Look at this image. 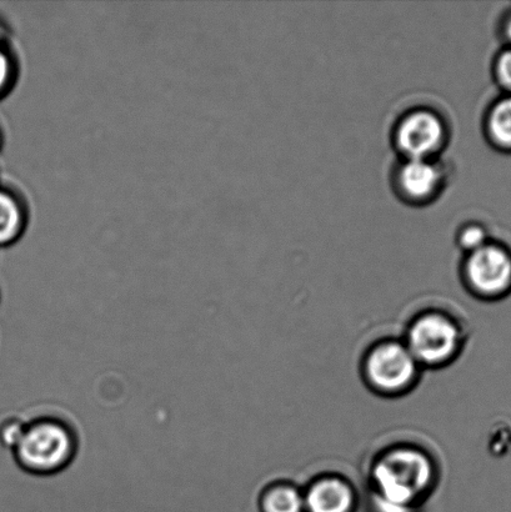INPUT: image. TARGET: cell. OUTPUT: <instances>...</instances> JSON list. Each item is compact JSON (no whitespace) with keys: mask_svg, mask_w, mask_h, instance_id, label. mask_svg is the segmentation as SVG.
Returning <instances> with one entry per match:
<instances>
[{"mask_svg":"<svg viewBox=\"0 0 511 512\" xmlns=\"http://www.w3.org/2000/svg\"><path fill=\"white\" fill-rule=\"evenodd\" d=\"M373 478L378 489L374 501L377 512H412L432 483L433 468L420 451L398 449L375 465Z\"/></svg>","mask_w":511,"mask_h":512,"instance_id":"obj_1","label":"cell"},{"mask_svg":"<svg viewBox=\"0 0 511 512\" xmlns=\"http://www.w3.org/2000/svg\"><path fill=\"white\" fill-rule=\"evenodd\" d=\"M77 453V438L67 423L42 416L25 423L13 450L20 468L34 475H53L72 463Z\"/></svg>","mask_w":511,"mask_h":512,"instance_id":"obj_2","label":"cell"},{"mask_svg":"<svg viewBox=\"0 0 511 512\" xmlns=\"http://www.w3.org/2000/svg\"><path fill=\"white\" fill-rule=\"evenodd\" d=\"M459 331L452 321L439 314L424 315L409 331L408 349L417 361L442 364L458 349Z\"/></svg>","mask_w":511,"mask_h":512,"instance_id":"obj_3","label":"cell"},{"mask_svg":"<svg viewBox=\"0 0 511 512\" xmlns=\"http://www.w3.org/2000/svg\"><path fill=\"white\" fill-rule=\"evenodd\" d=\"M367 374L374 388L395 393L408 388L417 374V360L398 343L379 345L367 360Z\"/></svg>","mask_w":511,"mask_h":512,"instance_id":"obj_4","label":"cell"},{"mask_svg":"<svg viewBox=\"0 0 511 512\" xmlns=\"http://www.w3.org/2000/svg\"><path fill=\"white\" fill-rule=\"evenodd\" d=\"M395 138L407 159L430 160L443 147L445 128L437 114L417 110L400 122Z\"/></svg>","mask_w":511,"mask_h":512,"instance_id":"obj_5","label":"cell"},{"mask_svg":"<svg viewBox=\"0 0 511 512\" xmlns=\"http://www.w3.org/2000/svg\"><path fill=\"white\" fill-rule=\"evenodd\" d=\"M467 276L473 288L480 293H500L510 284L511 260L504 250L484 245L470 254Z\"/></svg>","mask_w":511,"mask_h":512,"instance_id":"obj_6","label":"cell"},{"mask_svg":"<svg viewBox=\"0 0 511 512\" xmlns=\"http://www.w3.org/2000/svg\"><path fill=\"white\" fill-rule=\"evenodd\" d=\"M399 188L405 198L427 200L442 183V172L430 160L407 159L398 173Z\"/></svg>","mask_w":511,"mask_h":512,"instance_id":"obj_7","label":"cell"},{"mask_svg":"<svg viewBox=\"0 0 511 512\" xmlns=\"http://www.w3.org/2000/svg\"><path fill=\"white\" fill-rule=\"evenodd\" d=\"M30 205L17 190L0 187V247L17 243L27 232Z\"/></svg>","mask_w":511,"mask_h":512,"instance_id":"obj_8","label":"cell"},{"mask_svg":"<svg viewBox=\"0 0 511 512\" xmlns=\"http://www.w3.org/2000/svg\"><path fill=\"white\" fill-rule=\"evenodd\" d=\"M354 503L350 486L335 478L317 481L304 498L307 512H352Z\"/></svg>","mask_w":511,"mask_h":512,"instance_id":"obj_9","label":"cell"},{"mask_svg":"<svg viewBox=\"0 0 511 512\" xmlns=\"http://www.w3.org/2000/svg\"><path fill=\"white\" fill-rule=\"evenodd\" d=\"M262 512H304L302 494L292 486H277L264 494L260 503Z\"/></svg>","mask_w":511,"mask_h":512,"instance_id":"obj_10","label":"cell"},{"mask_svg":"<svg viewBox=\"0 0 511 512\" xmlns=\"http://www.w3.org/2000/svg\"><path fill=\"white\" fill-rule=\"evenodd\" d=\"M489 129L498 143L511 145V98L503 100L490 115Z\"/></svg>","mask_w":511,"mask_h":512,"instance_id":"obj_11","label":"cell"},{"mask_svg":"<svg viewBox=\"0 0 511 512\" xmlns=\"http://www.w3.org/2000/svg\"><path fill=\"white\" fill-rule=\"evenodd\" d=\"M18 77V60L9 48L7 35L0 30V94L12 87Z\"/></svg>","mask_w":511,"mask_h":512,"instance_id":"obj_12","label":"cell"},{"mask_svg":"<svg viewBox=\"0 0 511 512\" xmlns=\"http://www.w3.org/2000/svg\"><path fill=\"white\" fill-rule=\"evenodd\" d=\"M485 239H487V235H485L484 229L478 227V225H469L459 234L460 245H462V248L470 250V252H475V250L484 247Z\"/></svg>","mask_w":511,"mask_h":512,"instance_id":"obj_13","label":"cell"},{"mask_svg":"<svg viewBox=\"0 0 511 512\" xmlns=\"http://www.w3.org/2000/svg\"><path fill=\"white\" fill-rule=\"evenodd\" d=\"M499 79L505 87L511 89V52L505 53L498 63Z\"/></svg>","mask_w":511,"mask_h":512,"instance_id":"obj_14","label":"cell"},{"mask_svg":"<svg viewBox=\"0 0 511 512\" xmlns=\"http://www.w3.org/2000/svg\"><path fill=\"white\" fill-rule=\"evenodd\" d=\"M508 35H509V37L511 39V20H510V22L508 24Z\"/></svg>","mask_w":511,"mask_h":512,"instance_id":"obj_15","label":"cell"},{"mask_svg":"<svg viewBox=\"0 0 511 512\" xmlns=\"http://www.w3.org/2000/svg\"><path fill=\"white\" fill-rule=\"evenodd\" d=\"M0 145H2V137H0Z\"/></svg>","mask_w":511,"mask_h":512,"instance_id":"obj_16","label":"cell"}]
</instances>
